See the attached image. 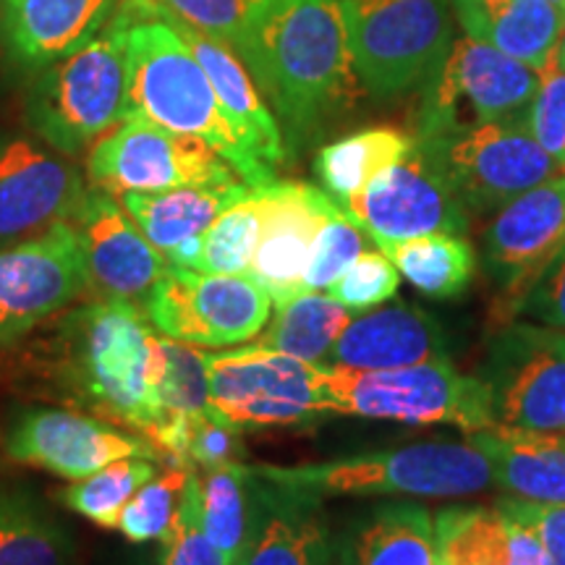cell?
Masks as SVG:
<instances>
[{"mask_svg": "<svg viewBox=\"0 0 565 565\" xmlns=\"http://www.w3.org/2000/svg\"><path fill=\"white\" fill-rule=\"evenodd\" d=\"M244 66L288 139L309 137L351 110L364 89L341 0H275Z\"/></svg>", "mask_w": 565, "mask_h": 565, "instance_id": "cell-1", "label": "cell"}, {"mask_svg": "<svg viewBox=\"0 0 565 565\" xmlns=\"http://www.w3.org/2000/svg\"><path fill=\"white\" fill-rule=\"evenodd\" d=\"M152 364L154 330L145 309L129 301L71 309L47 343L51 377L71 404L141 437L160 422Z\"/></svg>", "mask_w": 565, "mask_h": 565, "instance_id": "cell-2", "label": "cell"}, {"mask_svg": "<svg viewBox=\"0 0 565 565\" xmlns=\"http://www.w3.org/2000/svg\"><path fill=\"white\" fill-rule=\"evenodd\" d=\"M126 13L129 113L168 131L202 139L254 189L273 183L275 171L246 147L242 134L225 116L207 74L179 34L158 17Z\"/></svg>", "mask_w": 565, "mask_h": 565, "instance_id": "cell-3", "label": "cell"}, {"mask_svg": "<svg viewBox=\"0 0 565 565\" xmlns=\"http://www.w3.org/2000/svg\"><path fill=\"white\" fill-rule=\"evenodd\" d=\"M257 477L307 498H466L490 490L492 466L466 443H412L324 463L252 466Z\"/></svg>", "mask_w": 565, "mask_h": 565, "instance_id": "cell-4", "label": "cell"}, {"mask_svg": "<svg viewBox=\"0 0 565 565\" xmlns=\"http://www.w3.org/2000/svg\"><path fill=\"white\" fill-rule=\"evenodd\" d=\"M129 13L118 6L87 45L40 71L26 95V121L55 152L76 158L129 113Z\"/></svg>", "mask_w": 565, "mask_h": 565, "instance_id": "cell-5", "label": "cell"}, {"mask_svg": "<svg viewBox=\"0 0 565 565\" xmlns=\"http://www.w3.org/2000/svg\"><path fill=\"white\" fill-rule=\"evenodd\" d=\"M320 385L330 414L391 419L414 427L454 424L469 435L494 424L482 380L477 374H461L454 362H429L404 370L320 364Z\"/></svg>", "mask_w": 565, "mask_h": 565, "instance_id": "cell-6", "label": "cell"}, {"mask_svg": "<svg viewBox=\"0 0 565 565\" xmlns=\"http://www.w3.org/2000/svg\"><path fill=\"white\" fill-rule=\"evenodd\" d=\"M450 0H341L364 89L395 97L429 82L454 45Z\"/></svg>", "mask_w": 565, "mask_h": 565, "instance_id": "cell-7", "label": "cell"}, {"mask_svg": "<svg viewBox=\"0 0 565 565\" xmlns=\"http://www.w3.org/2000/svg\"><path fill=\"white\" fill-rule=\"evenodd\" d=\"M416 147L469 212H498L529 189L565 173L526 121L450 126L416 137Z\"/></svg>", "mask_w": 565, "mask_h": 565, "instance_id": "cell-8", "label": "cell"}, {"mask_svg": "<svg viewBox=\"0 0 565 565\" xmlns=\"http://www.w3.org/2000/svg\"><path fill=\"white\" fill-rule=\"evenodd\" d=\"M210 408L238 429L312 427L328 406L322 398L320 364L288 353L249 345L228 353H204Z\"/></svg>", "mask_w": 565, "mask_h": 565, "instance_id": "cell-9", "label": "cell"}, {"mask_svg": "<svg viewBox=\"0 0 565 565\" xmlns=\"http://www.w3.org/2000/svg\"><path fill=\"white\" fill-rule=\"evenodd\" d=\"M87 175L92 186L116 196L244 181L202 139L168 131L134 113L89 147Z\"/></svg>", "mask_w": 565, "mask_h": 565, "instance_id": "cell-10", "label": "cell"}, {"mask_svg": "<svg viewBox=\"0 0 565 565\" xmlns=\"http://www.w3.org/2000/svg\"><path fill=\"white\" fill-rule=\"evenodd\" d=\"M479 380L494 424L565 433V330L515 320L487 341Z\"/></svg>", "mask_w": 565, "mask_h": 565, "instance_id": "cell-11", "label": "cell"}, {"mask_svg": "<svg viewBox=\"0 0 565 565\" xmlns=\"http://www.w3.org/2000/svg\"><path fill=\"white\" fill-rule=\"evenodd\" d=\"M273 299L249 275L200 273L171 265L145 299L158 333L200 349L249 343L270 320Z\"/></svg>", "mask_w": 565, "mask_h": 565, "instance_id": "cell-12", "label": "cell"}, {"mask_svg": "<svg viewBox=\"0 0 565 565\" xmlns=\"http://www.w3.org/2000/svg\"><path fill=\"white\" fill-rule=\"evenodd\" d=\"M540 71L475 38L454 40L429 79L414 137L450 126L526 121Z\"/></svg>", "mask_w": 565, "mask_h": 565, "instance_id": "cell-13", "label": "cell"}, {"mask_svg": "<svg viewBox=\"0 0 565 565\" xmlns=\"http://www.w3.org/2000/svg\"><path fill=\"white\" fill-rule=\"evenodd\" d=\"M341 210L377 246L429 233L463 236L469 231V210L419 147L374 175Z\"/></svg>", "mask_w": 565, "mask_h": 565, "instance_id": "cell-14", "label": "cell"}, {"mask_svg": "<svg viewBox=\"0 0 565 565\" xmlns=\"http://www.w3.org/2000/svg\"><path fill=\"white\" fill-rule=\"evenodd\" d=\"M68 223L79 238L84 296L92 301H129L145 309V299L171 263L147 242L121 200L92 186Z\"/></svg>", "mask_w": 565, "mask_h": 565, "instance_id": "cell-15", "label": "cell"}, {"mask_svg": "<svg viewBox=\"0 0 565 565\" xmlns=\"http://www.w3.org/2000/svg\"><path fill=\"white\" fill-rule=\"evenodd\" d=\"M82 294V249L68 221L0 249V345L24 338Z\"/></svg>", "mask_w": 565, "mask_h": 565, "instance_id": "cell-16", "label": "cell"}, {"mask_svg": "<svg viewBox=\"0 0 565 565\" xmlns=\"http://www.w3.org/2000/svg\"><path fill=\"white\" fill-rule=\"evenodd\" d=\"M482 244L484 270L511 317L536 278L565 254V173L500 207Z\"/></svg>", "mask_w": 565, "mask_h": 565, "instance_id": "cell-17", "label": "cell"}, {"mask_svg": "<svg viewBox=\"0 0 565 565\" xmlns=\"http://www.w3.org/2000/svg\"><path fill=\"white\" fill-rule=\"evenodd\" d=\"M6 454L71 482L95 475L118 458H160L147 437L121 433L100 416L68 408H30L21 414L6 437Z\"/></svg>", "mask_w": 565, "mask_h": 565, "instance_id": "cell-18", "label": "cell"}, {"mask_svg": "<svg viewBox=\"0 0 565 565\" xmlns=\"http://www.w3.org/2000/svg\"><path fill=\"white\" fill-rule=\"evenodd\" d=\"M263 192V236L249 265V278L270 294L275 303L303 291L317 233L341 212L324 189L301 181H278L259 186Z\"/></svg>", "mask_w": 565, "mask_h": 565, "instance_id": "cell-19", "label": "cell"}, {"mask_svg": "<svg viewBox=\"0 0 565 565\" xmlns=\"http://www.w3.org/2000/svg\"><path fill=\"white\" fill-rule=\"evenodd\" d=\"M82 175L30 139L0 147V249L40 236L79 207Z\"/></svg>", "mask_w": 565, "mask_h": 565, "instance_id": "cell-20", "label": "cell"}, {"mask_svg": "<svg viewBox=\"0 0 565 565\" xmlns=\"http://www.w3.org/2000/svg\"><path fill=\"white\" fill-rule=\"evenodd\" d=\"M124 9L131 13H145V17H158L179 34L183 45L192 51L196 63H200L204 74H207L212 89H215L217 100L223 105L225 116L231 118V124L236 126L238 134H242L246 147L275 171V168L286 160V139H282L278 118L273 116L270 108H267L263 92L257 89V84H254L252 74L246 71L244 61L238 58L228 45L210 38V34L194 30L186 21L168 17V13L160 11H141L129 9V6H124Z\"/></svg>", "mask_w": 565, "mask_h": 565, "instance_id": "cell-21", "label": "cell"}, {"mask_svg": "<svg viewBox=\"0 0 565 565\" xmlns=\"http://www.w3.org/2000/svg\"><path fill=\"white\" fill-rule=\"evenodd\" d=\"M429 362H450L448 338L433 315L398 301L351 320L322 364L349 370H404Z\"/></svg>", "mask_w": 565, "mask_h": 565, "instance_id": "cell-22", "label": "cell"}, {"mask_svg": "<svg viewBox=\"0 0 565 565\" xmlns=\"http://www.w3.org/2000/svg\"><path fill=\"white\" fill-rule=\"evenodd\" d=\"M333 557L335 540L322 500L257 477V524L238 565H333Z\"/></svg>", "mask_w": 565, "mask_h": 565, "instance_id": "cell-23", "label": "cell"}, {"mask_svg": "<svg viewBox=\"0 0 565 565\" xmlns=\"http://www.w3.org/2000/svg\"><path fill=\"white\" fill-rule=\"evenodd\" d=\"M121 0H3L6 38L13 58L45 68L97 38Z\"/></svg>", "mask_w": 565, "mask_h": 565, "instance_id": "cell-24", "label": "cell"}, {"mask_svg": "<svg viewBox=\"0 0 565 565\" xmlns=\"http://www.w3.org/2000/svg\"><path fill=\"white\" fill-rule=\"evenodd\" d=\"M333 565H437L435 515L414 500L364 508L335 540Z\"/></svg>", "mask_w": 565, "mask_h": 565, "instance_id": "cell-25", "label": "cell"}, {"mask_svg": "<svg viewBox=\"0 0 565 565\" xmlns=\"http://www.w3.org/2000/svg\"><path fill=\"white\" fill-rule=\"evenodd\" d=\"M469 443L490 461L494 487L534 503H565V433L492 424Z\"/></svg>", "mask_w": 565, "mask_h": 565, "instance_id": "cell-26", "label": "cell"}, {"mask_svg": "<svg viewBox=\"0 0 565 565\" xmlns=\"http://www.w3.org/2000/svg\"><path fill=\"white\" fill-rule=\"evenodd\" d=\"M466 38L526 63L534 71L553 58L565 26V6L553 0H450Z\"/></svg>", "mask_w": 565, "mask_h": 565, "instance_id": "cell-27", "label": "cell"}, {"mask_svg": "<svg viewBox=\"0 0 565 565\" xmlns=\"http://www.w3.org/2000/svg\"><path fill=\"white\" fill-rule=\"evenodd\" d=\"M252 189L246 181H231L217 186H179L150 194L129 192L118 200L147 242L168 257L175 246L202 236L231 204L244 200Z\"/></svg>", "mask_w": 565, "mask_h": 565, "instance_id": "cell-28", "label": "cell"}, {"mask_svg": "<svg viewBox=\"0 0 565 565\" xmlns=\"http://www.w3.org/2000/svg\"><path fill=\"white\" fill-rule=\"evenodd\" d=\"M202 529L225 565H238L257 524V477L252 466L228 463L200 477Z\"/></svg>", "mask_w": 565, "mask_h": 565, "instance_id": "cell-29", "label": "cell"}, {"mask_svg": "<svg viewBox=\"0 0 565 565\" xmlns=\"http://www.w3.org/2000/svg\"><path fill=\"white\" fill-rule=\"evenodd\" d=\"M377 249L391 259L401 278H406L427 299L450 301L475 280V246L454 233H429L406 242L380 244Z\"/></svg>", "mask_w": 565, "mask_h": 565, "instance_id": "cell-30", "label": "cell"}, {"mask_svg": "<svg viewBox=\"0 0 565 565\" xmlns=\"http://www.w3.org/2000/svg\"><path fill=\"white\" fill-rule=\"evenodd\" d=\"M414 147L416 137L393 129V126L356 131L322 147L315 162L317 175H320L324 192L343 207L374 175L383 173L393 162L404 160Z\"/></svg>", "mask_w": 565, "mask_h": 565, "instance_id": "cell-31", "label": "cell"}, {"mask_svg": "<svg viewBox=\"0 0 565 565\" xmlns=\"http://www.w3.org/2000/svg\"><path fill=\"white\" fill-rule=\"evenodd\" d=\"M351 312L320 291H301L275 303V317L257 345L288 353L301 362L322 364L338 335L349 328Z\"/></svg>", "mask_w": 565, "mask_h": 565, "instance_id": "cell-32", "label": "cell"}, {"mask_svg": "<svg viewBox=\"0 0 565 565\" xmlns=\"http://www.w3.org/2000/svg\"><path fill=\"white\" fill-rule=\"evenodd\" d=\"M437 565H519L505 519L479 505H450L435 515Z\"/></svg>", "mask_w": 565, "mask_h": 565, "instance_id": "cell-33", "label": "cell"}, {"mask_svg": "<svg viewBox=\"0 0 565 565\" xmlns=\"http://www.w3.org/2000/svg\"><path fill=\"white\" fill-rule=\"evenodd\" d=\"M129 9L160 11L228 45L238 58H249L259 26L275 0H121Z\"/></svg>", "mask_w": 565, "mask_h": 565, "instance_id": "cell-34", "label": "cell"}, {"mask_svg": "<svg viewBox=\"0 0 565 565\" xmlns=\"http://www.w3.org/2000/svg\"><path fill=\"white\" fill-rule=\"evenodd\" d=\"M63 529L26 494L0 492V565H68Z\"/></svg>", "mask_w": 565, "mask_h": 565, "instance_id": "cell-35", "label": "cell"}, {"mask_svg": "<svg viewBox=\"0 0 565 565\" xmlns=\"http://www.w3.org/2000/svg\"><path fill=\"white\" fill-rule=\"evenodd\" d=\"M152 391L160 422L173 419V416H196L207 412L210 380L207 366H204V353L196 351L194 345L175 341V338L154 333Z\"/></svg>", "mask_w": 565, "mask_h": 565, "instance_id": "cell-36", "label": "cell"}, {"mask_svg": "<svg viewBox=\"0 0 565 565\" xmlns=\"http://www.w3.org/2000/svg\"><path fill=\"white\" fill-rule=\"evenodd\" d=\"M154 475H158L154 458H118V461L108 463L105 469L71 484L63 492V503L74 513L89 519L92 524L103 529H118L124 508L129 505L134 494L150 482Z\"/></svg>", "mask_w": 565, "mask_h": 565, "instance_id": "cell-37", "label": "cell"}, {"mask_svg": "<svg viewBox=\"0 0 565 565\" xmlns=\"http://www.w3.org/2000/svg\"><path fill=\"white\" fill-rule=\"evenodd\" d=\"M263 192L252 189L202 233V249L194 270L217 275H246L263 236Z\"/></svg>", "mask_w": 565, "mask_h": 565, "instance_id": "cell-38", "label": "cell"}, {"mask_svg": "<svg viewBox=\"0 0 565 565\" xmlns=\"http://www.w3.org/2000/svg\"><path fill=\"white\" fill-rule=\"evenodd\" d=\"M192 471L186 466H168V471L154 475L124 508L118 532L131 542L162 540L173 526L181 492Z\"/></svg>", "mask_w": 565, "mask_h": 565, "instance_id": "cell-39", "label": "cell"}, {"mask_svg": "<svg viewBox=\"0 0 565 565\" xmlns=\"http://www.w3.org/2000/svg\"><path fill=\"white\" fill-rule=\"evenodd\" d=\"M160 542V565H225L221 553L202 529V498L196 469L189 475V482L183 487L173 526Z\"/></svg>", "mask_w": 565, "mask_h": 565, "instance_id": "cell-40", "label": "cell"}, {"mask_svg": "<svg viewBox=\"0 0 565 565\" xmlns=\"http://www.w3.org/2000/svg\"><path fill=\"white\" fill-rule=\"evenodd\" d=\"M364 236L366 233L343 210L330 217L317 233L312 257L303 273V291H324L333 286L364 252Z\"/></svg>", "mask_w": 565, "mask_h": 565, "instance_id": "cell-41", "label": "cell"}, {"mask_svg": "<svg viewBox=\"0 0 565 565\" xmlns=\"http://www.w3.org/2000/svg\"><path fill=\"white\" fill-rule=\"evenodd\" d=\"M401 273L385 257L383 252H362L359 259L338 278L333 286H328L330 299H335L349 312H364V309L383 307L398 294Z\"/></svg>", "mask_w": 565, "mask_h": 565, "instance_id": "cell-42", "label": "cell"}, {"mask_svg": "<svg viewBox=\"0 0 565 565\" xmlns=\"http://www.w3.org/2000/svg\"><path fill=\"white\" fill-rule=\"evenodd\" d=\"M526 126L542 150L565 168V68L555 61V53L540 71Z\"/></svg>", "mask_w": 565, "mask_h": 565, "instance_id": "cell-43", "label": "cell"}, {"mask_svg": "<svg viewBox=\"0 0 565 565\" xmlns=\"http://www.w3.org/2000/svg\"><path fill=\"white\" fill-rule=\"evenodd\" d=\"M244 454L242 429L221 416L215 408L194 416L189 427L186 463L192 469H217V466L238 463Z\"/></svg>", "mask_w": 565, "mask_h": 565, "instance_id": "cell-44", "label": "cell"}, {"mask_svg": "<svg viewBox=\"0 0 565 565\" xmlns=\"http://www.w3.org/2000/svg\"><path fill=\"white\" fill-rule=\"evenodd\" d=\"M492 508L526 521L540 536L550 565H565V503H534L524 498H503Z\"/></svg>", "mask_w": 565, "mask_h": 565, "instance_id": "cell-45", "label": "cell"}, {"mask_svg": "<svg viewBox=\"0 0 565 565\" xmlns=\"http://www.w3.org/2000/svg\"><path fill=\"white\" fill-rule=\"evenodd\" d=\"M515 315L565 330V254L536 278L515 307Z\"/></svg>", "mask_w": 565, "mask_h": 565, "instance_id": "cell-46", "label": "cell"}, {"mask_svg": "<svg viewBox=\"0 0 565 565\" xmlns=\"http://www.w3.org/2000/svg\"><path fill=\"white\" fill-rule=\"evenodd\" d=\"M555 61L561 63V68H565V26L561 32V40H557V47H555Z\"/></svg>", "mask_w": 565, "mask_h": 565, "instance_id": "cell-47", "label": "cell"}, {"mask_svg": "<svg viewBox=\"0 0 565 565\" xmlns=\"http://www.w3.org/2000/svg\"><path fill=\"white\" fill-rule=\"evenodd\" d=\"M553 3H563L565 6V0H553Z\"/></svg>", "mask_w": 565, "mask_h": 565, "instance_id": "cell-48", "label": "cell"}]
</instances>
